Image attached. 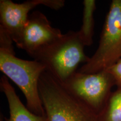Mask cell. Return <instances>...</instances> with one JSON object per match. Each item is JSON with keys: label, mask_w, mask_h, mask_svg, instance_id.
<instances>
[{"label": "cell", "mask_w": 121, "mask_h": 121, "mask_svg": "<svg viewBox=\"0 0 121 121\" xmlns=\"http://www.w3.org/2000/svg\"><path fill=\"white\" fill-rule=\"evenodd\" d=\"M13 42L11 37L0 28V70L20 89L26 99L27 108L34 114L45 116L38 84L46 67L36 60L16 57Z\"/></svg>", "instance_id": "cell-1"}, {"label": "cell", "mask_w": 121, "mask_h": 121, "mask_svg": "<svg viewBox=\"0 0 121 121\" xmlns=\"http://www.w3.org/2000/svg\"><path fill=\"white\" fill-rule=\"evenodd\" d=\"M38 88L46 121H98V114L47 70L39 78Z\"/></svg>", "instance_id": "cell-2"}, {"label": "cell", "mask_w": 121, "mask_h": 121, "mask_svg": "<svg viewBox=\"0 0 121 121\" xmlns=\"http://www.w3.org/2000/svg\"><path fill=\"white\" fill-rule=\"evenodd\" d=\"M85 47L78 31H69L31 57L43 63L46 70L64 83L77 72L80 63L88 61L90 57L85 53Z\"/></svg>", "instance_id": "cell-3"}, {"label": "cell", "mask_w": 121, "mask_h": 121, "mask_svg": "<svg viewBox=\"0 0 121 121\" xmlns=\"http://www.w3.org/2000/svg\"><path fill=\"white\" fill-rule=\"evenodd\" d=\"M121 60V0H113L106 16L98 49L80 68L83 73L107 69Z\"/></svg>", "instance_id": "cell-4"}, {"label": "cell", "mask_w": 121, "mask_h": 121, "mask_svg": "<svg viewBox=\"0 0 121 121\" xmlns=\"http://www.w3.org/2000/svg\"><path fill=\"white\" fill-rule=\"evenodd\" d=\"M62 84L69 93L98 115L108 101L112 87L116 85L114 78L107 70L95 73L77 71Z\"/></svg>", "instance_id": "cell-5"}, {"label": "cell", "mask_w": 121, "mask_h": 121, "mask_svg": "<svg viewBox=\"0 0 121 121\" xmlns=\"http://www.w3.org/2000/svg\"><path fill=\"white\" fill-rule=\"evenodd\" d=\"M59 29L53 28L46 16L39 11H35L29 15L16 46L23 49L31 56L46 47L62 37Z\"/></svg>", "instance_id": "cell-6"}, {"label": "cell", "mask_w": 121, "mask_h": 121, "mask_svg": "<svg viewBox=\"0 0 121 121\" xmlns=\"http://www.w3.org/2000/svg\"><path fill=\"white\" fill-rule=\"evenodd\" d=\"M64 0H28L17 4L11 0L0 1V28L16 43L26 23L29 12L38 5L59 10L65 5Z\"/></svg>", "instance_id": "cell-7"}, {"label": "cell", "mask_w": 121, "mask_h": 121, "mask_svg": "<svg viewBox=\"0 0 121 121\" xmlns=\"http://www.w3.org/2000/svg\"><path fill=\"white\" fill-rule=\"evenodd\" d=\"M0 88L5 95L9 104L10 116L6 121H46L45 116L34 114L24 105L8 78L4 75L0 80ZM1 121H3L2 118Z\"/></svg>", "instance_id": "cell-8"}, {"label": "cell", "mask_w": 121, "mask_h": 121, "mask_svg": "<svg viewBox=\"0 0 121 121\" xmlns=\"http://www.w3.org/2000/svg\"><path fill=\"white\" fill-rule=\"evenodd\" d=\"M82 4V25L78 33L85 46H90L93 43L94 34V13L96 9V2L94 0H84Z\"/></svg>", "instance_id": "cell-9"}, {"label": "cell", "mask_w": 121, "mask_h": 121, "mask_svg": "<svg viewBox=\"0 0 121 121\" xmlns=\"http://www.w3.org/2000/svg\"><path fill=\"white\" fill-rule=\"evenodd\" d=\"M98 117V121H121V87L111 93Z\"/></svg>", "instance_id": "cell-10"}, {"label": "cell", "mask_w": 121, "mask_h": 121, "mask_svg": "<svg viewBox=\"0 0 121 121\" xmlns=\"http://www.w3.org/2000/svg\"><path fill=\"white\" fill-rule=\"evenodd\" d=\"M106 70L112 75L117 88L121 87V60Z\"/></svg>", "instance_id": "cell-11"}]
</instances>
